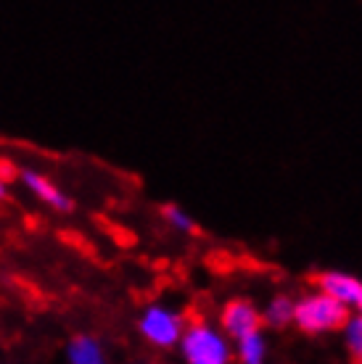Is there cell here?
<instances>
[{
	"label": "cell",
	"mask_w": 362,
	"mask_h": 364,
	"mask_svg": "<svg viewBox=\"0 0 362 364\" xmlns=\"http://www.w3.org/2000/svg\"><path fill=\"white\" fill-rule=\"evenodd\" d=\"M180 354L185 364H230L233 362V346L230 338L207 322H193L182 330Z\"/></svg>",
	"instance_id": "obj_1"
},
{
	"label": "cell",
	"mask_w": 362,
	"mask_h": 364,
	"mask_svg": "<svg viewBox=\"0 0 362 364\" xmlns=\"http://www.w3.org/2000/svg\"><path fill=\"white\" fill-rule=\"evenodd\" d=\"M349 314H352L349 306H344L341 301L331 299V296L323 291L309 293L304 299L294 301V325H296L301 333H309V336L341 330Z\"/></svg>",
	"instance_id": "obj_2"
},
{
	"label": "cell",
	"mask_w": 362,
	"mask_h": 364,
	"mask_svg": "<svg viewBox=\"0 0 362 364\" xmlns=\"http://www.w3.org/2000/svg\"><path fill=\"white\" fill-rule=\"evenodd\" d=\"M140 336L156 348H172L177 346L182 330V317L170 306H162V304H154L140 314Z\"/></svg>",
	"instance_id": "obj_3"
},
{
	"label": "cell",
	"mask_w": 362,
	"mask_h": 364,
	"mask_svg": "<svg viewBox=\"0 0 362 364\" xmlns=\"http://www.w3.org/2000/svg\"><path fill=\"white\" fill-rule=\"evenodd\" d=\"M219 325H222V333L227 338L236 341V338L249 336L254 330H262V311L246 299L227 301L222 306V314H219Z\"/></svg>",
	"instance_id": "obj_4"
},
{
	"label": "cell",
	"mask_w": 362,
	"mask_h": 364,
	"mask_svg": "<svg viewBox=\"0 0 362 364\" xmlns=\"http://www.w3.org/2000/svg\"><path fill=\"white\" fill-rule=\"evenodd\" d=\"M315 282H317V291L328 293L331 299L341 301V304L349 306V309L357 306V301L362 299V280L360 277H354V274L328 269V272L317 274Z\"/></svg>",
	"instance_id": "obj_5"
},
{
	"label": "cell",
	"mask_w": 362,
	"mask_h": 364,
	"mask_svg": "<svg viewBox=\"0 0 362 364\" xmlns=\"http://www.w3.org/2000/svg\"><path fill=\"white\" fill-rule=\"evenodd\" d=\"M19 177H21V182H24V188H27L32 196H37L43 203H48L51 209H56V211H72L74 209L72 198H69L58 185H53V182L48 180L43 172H35V169H21Z\"/></svg>",
	"instance_id": "obj_6"
},
{
	"label": "cell",
	"mask_w": 362,
	"mask_h": 364,
	"mask_svg": "<svg viewBox=\"0 0 362 364\" xmlns=\"http://www.w3.org/2000/svg\"><path fill=\"white\" fill-rule=\"evenodd\" d=\"M69 364H106V351L93 336H77L66 346Z\"/></svg>",
	"instance_id": "obj_7"
},
{
	"label": "cell",
	"mask_w": 362,
	"mask_h": 364,
	"mask_svg": "<svg viewBox=\"0 0 362 364\" xmlns=\"http://www.w3.org/2000/svg\"><path fill=\"white\" fill-rule=\"evenodd\" d=\"M236 356L241 364H264L267 362V343L262 330H254L249 336L236 338Z\"/></svg>",
	"instance_id": "obj_8"
},
{
	"label": "cell",
	"mask_w": 362,
	"mask_h": 364,
	"mask_svg": "<svg viewBox=\"0 0 362 364\" xmlns=\"http://www.w3.org/2000/svg\"><path fill=\"white\" fill-rule=\"evenodd\" d=\"M294 322V301L289 296H275V299L267 304V309L262 311V325L267 328H289Z\"/></svg>",
	"instance_id": "obj_9"
},
{
	"label": "cell",
	"mask_w": 362,
	"mask_h": 364,
	"mask_svg": "<svg viewBox=\"0 0 362 364\" xmlns=\"http://www.w3.org/2000/svg\"><path fill=\"white\" fill-rule=\"evenodd\" d=\"M162 217L167 219V225L172 230H177V232H196V230H199V225L193 222V217H190L188 211L180 209V206H175V203L162 206Z\"/></svg>",
	"instance_id": "obj_10"
},
{
	"label": "cell",
	"mask_w": 362,
	"mask_h": 364,
	"mask_svg": "<svg viewBox=\"0 0 362 364\" xmlns=\"http://www.w3.org/2000/svg\"><path fill=\"white\" fill-rule=\"evenodd\" d=\"M341 330H344V338H346V346H349V351L360 359V356H362V314H360V311H357V314H349Z\"/></svg>",
	"instance_id": "obj_11"
},
{
	"label": "cell",
	"mask_w": 362,
	"mask_h": 364,
	"mask_svg": "<svg viewBox=\"0 0 362 364\" xmlns=\"http://www.w3.org/2000/svg\"><path fill=\"white\" fill-rule=\"evenodd\" d=\"M9 196V185H6V177L0 174V198H6Z\"/></svg>",
	"instance_id": "obj_12"
},
{
	"label": "cell",
	"mask_w": 362,
	"mask_h": 364,
	"mask_svg": "<svg viewBox=\"0 0 362 364\" xmlns=\"http://www.w3.org/2000/svg\"><path fill=\"white\" fill-rule=\"evenodd\" d=\"M357 311H360V314H362V299L357 301Z\"/></svg>",
	"instance_id": "obj_13"
},
{
	"label": "cell",
	"mask_w": 362,
	"mask_h": 364,
	"mask_svg": "<svg viewBox=\"0 0 362 364\" xmlns=\"http://www.w3.org/2000/svg\"><path fill=\"white\" fill-rule=\"evenodd\" d=\"M357 364H362V356H360V359H357Z\"/></svg>",
	"instance_id": "obj_14"
}]
</instances>
